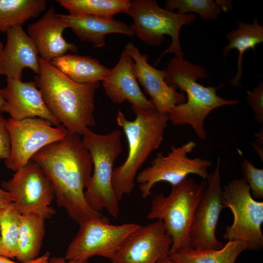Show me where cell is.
I'll return each instance as SVG.
<instances>
[{
    "mask_svg": "<svg viewBox=\"0 0 263 263\" xmlns=\"http://www.w3.org/2000/svg\"><path fill=\"white\" fill-rule=\"evenodd\" d=\"M131 108L135 114L134 120L128 119L121 111H118L116 117L128 145L125 161L114 169L112 174V187L119 201L132 192L138 170L160 145L169 121L168 113L155 109L145 110L133 106Z\"/></svg>",
    "mask_w": 263,
    "mask_h": 263,
    "instance_id": "277c9868",
    "label": "cell"
},
{
    "mask_svg": "<svg viewBox=\"0 0 263 263\" xmlns=\"http://www.w3.org/2000/svg\"><path fill=\"white\" fill-rule=\"evenodd\" d=\"M11 137L7 119L0 114V160L8 158L11 152Z\"/></svg>",
    "mask_w": 263,
    "mask_h": 263,
    "instance_id": "4dcf8cb0",
    "label": "cell"
},
{
    "mask_svg": "<svg viewBox=\"0 0 263 263\" xmlns=\"http://www.w3.org/2000/svg\"><path fill=\"white\" fill-rule=\"evenodd\" d=\"M4 49V46L2 42L0 40V57Z\"/></svg>",
    "mask_w": 263,
    "mask_h": 263,
    "instance_id": "74e56055",
    "label": "cell"
},
{
    "mask_svg": "<svg viewBox=\"0 0 263 263\" xmlns=\"http://www.w3.org/2000/svg\"><path fill=\"white\" fill-rule=\"evenodd\" d=\"M207 187L198 202L189 232L190 247L198 249H219L224 245L216 235L220 215L225 208L221 185L220 158L214 171L207 178Z\"/></svg>",
    "mask_w": 263,
    "mask_h": 263,
    "instance_id": "4fadbf2b",
    "label": "cell"
},
{
    "mask_svg": "<svg viewBox=\"0 0 263 263\" xmlns=\"http://www.w3.org/2000/svg\"><path fill=\"white\" fill-rule=\"evenodd\" d=\"M165 71L166 82L178 88L181 92H185L187 95L185 102L169 110V121L174 125H189L201 140L207 136L205 120L214 109L240 103L238 100L225 99L217 94V90L223 87L224 84L205 87L198 83V79L208 77L206 68L183 57L174 56Z\"/></svg>",
    "mask_w": 263,
    "mask_h": 263,
    "instance_id": "3957f363",
    "label": "cell"
},
{
    "mask_svg": "<svg viewBox=\"0 0 263 263\" xmlns=\"http://www.w3.org/2000/svg\"><path fill=\"white\" fill-rule=\"evenodd\" d=\"M195 147L196 143L190 141L180 147L172 145L171 151L166 156L158 153L150 165L136 177L137 182L140 184L142 197L145 199L150 195L153 186L160 182H166L174 186L190 174H196L206 180L209 174L207 169L212 166V162L200 157H188V154Z\"/></svg>",
    "mask_w": 263,
    "mask_h": 263,
    "instance_id": "9c48e42d",
    "label": "cell"
},
{
    "mask_svg": "<svg viewBox=\"0 0 263 263\" xmlns=\"http://www.w3.org/2000/svg\"><path fill=\"white\" fill-rule=\"evenodd\" d=\"M68 24L50 7L41 18L27 27V35L35 45L39 57L51 61L66 54L68 51L76 53L75 44L68 42L63 38L64 30Z\"/></svg>",
    "mask_w": 263,
    "mask_h": 263,
    "instance_id": "e0dca14e",
    "label": "cell"
},
{
    "mask_svg": "<svg viewBox=\"0 0 263 263\" xmlns=\"http://www.w3.org/2000/svg\"><path fill=\"white\" fill-rule=\"evenodd\" d=\"M34 81L48 110L68 131L82 136L95 125L94 97L99 82H75L40 57Z\"/></svg>",
    "mask_w": 263,
    "mask_h": 263,
    "instance_id": "7a4b0ae2",
    "label": "cell"
},
{
    "mask_svg": "<svg viewBox=\"0 0 263 263\" xmlns=\"http://www.w3.org/2000/svg\"><path fill=\"white\" fill-rule=\"evenodd\" d=\"M6 34V42L0 57V76L22 80L25 68L30 69L38 74V53L22 26L14 27Z\"/></svg>",
    "mask_w": 263,
    "mask_h": 263,
    "instance_id": "d6986e66",
    "label": "cell"
},
{
    "mask_svg": "<svg viewBox=\"0 0 263 263\" xmlns=\"http://www.w3.org/2000/svg\"><path fill=\"white\" fill-rule=\"evenodd\" d=\"M79 225L64 256L67 260L88 261L95 256L111 260L125 238L140 225H113L108 218L102 216L88 219Z\"/></svg>",
    "mask_w": 263,
    "mask_h": 263,
    "instance_id": "30bf717a",
    "label": "cell"
},
{
    "mask_svg": "<svg viewBox=\"0 0 263 263\" xmlns=\"http://www.w3.org/2000/svg\"><path fill=\"white\" fill-rule=\"evenodd\" d=\"M207 187L206 180L196 182L188 176L172 186L169 194H156L151 202L146 218L160 220L172 240L169 255L190 247L189 232L196 206Z\"/></svg>",
    "mask_w": 263,
    "mask_h": 263,
    "instance_id": "8992f818",
    "label": "cell"
},
{
    "mask_svg": "<svg viewBox=\"0 0 263 263\" xmlns=\"http://www.w3.org/2000/svg\"><path fill=\"white\" fill-rule=\"evenodd\" d=\"M133 61L124 49L115 66L102 81L105 93L112 102L120 104L129 101L131 106L145 110L155 109L140 89L133 67Z\"/></svg>",
    "mask_w": 263,
    "mask_h": 263,
    "instance_id": "ac0fdd59",
    "label": "cell"
},
{
    "mask_svg": "<svg viewBox=\"0 0 263 263\" xmlns=\"http://www.w3.org/2000/svg\"><path fill=\"white\" fill-rule=\"evenodd\" d=\"M31 160L39 165L51 182L57 205L75 222L102 216L85 198L93 167L81 135L68 131L63 139L45 146Z\"/></svg>",
    "mask_w": 263,
    "mask_h": 263,
    "instance_id": "6da1fadb",
    "label": "cell"
},
{
    "mask_svg": "<svg viewBox=\"0 0 263 263\" xmlns=\"http://www.w3.org/2000/svg\"><path fill=\"white\" fill-rule=\"evenodd\" d=\"M124 50L134 60L133 67L136 79L151 97L150 101L157 111L168 113L171 107L186 102L185 94L178 92L176 87L166 82V71L150 65L146 54L141 53L131 42L126 44Z\"/></svg>",
    "mask_w": 263,
    "mask_h": 263,
    "instance_id": "9a60e30c",
    "label": "cell"
},
{
    "mask_svg": "<svg viewBox=\"0 0 263 263\" xmlns=\"http://www.w3.org/2000/svg\"><path fill=\"white\" fill-rule=\"evenodd\" d=\"M172 240L166 233L162 221L139 226L123 241L112 263H157L168 256Z\"/></svg>",
    "mask_w": 263,
    "mask_h": 263,
    "instance_id": "5bb4252c",
    "label": "cell"
},
{
    "mask_svg": "<svg viewBox=\"0 0 263 263\" xmlns=\"http://www.w3.org/2000/svg\"><path fill=\"white\" fill-rule=\"evenodd\" d=\"M45 234L44 219L34 214H21L16 259L26 262L38 258Z\"/></svg>",
    "mask_w": 263,
    "mask_h": 263,
    "instance_id": "cb8c5ba5",
    "label": "cell"
},
{
    "mask_svg": "<svg viewBox=\"0 0 263 263\" xmlns=\"http://www.w3.org/2000/svg\"><path fill=\"white\" fill-rule=\"evenodd\" d=\"M247 99L256 121L263 123V83L261 81L251 91L247 92Z\"/></svg>",
    "mask_w": 263,
    "mask_h": 263,
    "instance_id": "f546056e",
    "label": "cell"
},
{
    "mask_svg": "<svg viewBox=\"0 0 263 263\" xmlns=\"http://www.w3.org/2000/svg\"><path fill=\"white\" fill-rule=\"evenodd\" d=\"M82 142L89 151L93 163V173L84 196L90 207L100 212L106 209L114 218L118 215L117 199L112 184L115 161L122 150V133L114 129L105 134L96 133L86 129Z\"/></svg>",
    "mask_w": 263,
    "mask_h": 263,
    "instance_id": "5b68a950",
    "label": "cell"
},
{
    "mask_svg": "<svg viewBox=\"0 0 263 263\" xmlns=\"http://www.w3.org/2000/svg\"><path fill=\"white\" fill-rule=\"evenodd\" d=\"M47 7L46 0H0V32L22 26L27 20L38 18Z\"/></svg>",
    "mask_w": 263,
    "mask_h": 263,
    "instance_id": "d4e9b609",
    "label": "cell"
},
{
    "mask_svg": "<svg viewBox=\"0 0 263 263\" xmlns=\"http://www.w3.org/2000/svg\"><path fill=\"white\" fill-rule=\"evenodd\" d=\"M57 14L81 41L91 42L95 48L106 44L105 37L107 34L117 33L130 37L135 35L130 26L114 19L92 15Z\"/></svg>",
    "mask_w": 263,
    "mask_h": 263,
    "instance_id": "ffe728a7",
    "label": "cell"
},
{
    "mask_svg": "<svg viewBox=\"0 0 263 263\" xmlns=\"http://www.w3.org/2000/svg\"><path fill=\"white\" fill-rule=\"evenodd\" d=\"M50 253L49 251L46 252L44 254L36 259L26 262H16L10 258L0 255V263H49Z\"/></svg>",
    "mask_w": 263,
    "mask_h": 263,
    "instance_id": "1f68e13d",
    "label": "cell"
},
{
    "mask_svg": "<svg viewBox=\"0 0 263 263\" xmlns=\"http://www.w3.org/2000/svg\"><path fill=\"white\" fill-rule=\"evenodd\" d=\"M243 179L250 188L251 194L255 199L263 198V169L256 168L245 158L242 162Z\"/></svg>",
    "mask_w": 263,
    "mask_h": 263,
    "instance_id": "f1b7e54d",
    "label": "cell"
},
{
    "mask_svg": "<svg viewBox=\"0 0 263 263\" xmlns=\"http://www.w3.org/2000/svg\"><path fill=\"white\" fill-rule=\"evenodd\" d=\"M2 188L11 195L13 204L21 214H34L45 220L56 213L52 207L55 193L52 184L39 165L31 160L3 181Z\"/></svg>",
    "mask_w": 263,
    "mask_h": 263,
    "instance_id": "8fae6325",
    "label": "cell"
},
{
    "mask_svg": "<svg viewBox=\"0 0 263 263\" xmlns=\"http://www.w3.org/2000/svg\"><path fill=\"white\" fill-rule=\"evenodd\" d=\"M49 263H89L88 261L83 260H67L64 257L62 256H54L50 257Z\"/></svg>",
    "mask_w": 263,
    "mask_h": 263,
    "instance_id": "e575fe53",
    "label": "cell"
},
{
    "mask_svg": "<svg viewBox=\"0 0 263 263\" xmlns=\"http://www.w3.org/2000/svg\"><path fill=\"white\" fill-rule=\"evenodd\" d=\"M51 62L71 79L81 84L102 81L111 70L94 57L77 54H66Z\"/></svg>",
    "mask_w": 263,
    "mask_h": 263,
    "instance_id": "7402d4cb",
    "label": "cell"
},
{
    "mask_svg": "<svg viewBox=\"0 0 263 263\" xmlns=\"http://www.w3.org/2000/svg\"><path fill=\"white\" fill-rule=\"evenodd\" d=\"M223 199L225 207L229 208L233 221L227 226L225 239L245 243L247 249L256 251L263 247V202L254 199L250 188L242 178L224 186Z\"/></svg>",
    "mask_w": 263,
    "mask_h": 263,
    "instance_id": "ba28073f",
    "label": "cell"
},
{
    "mask_svg": "<svg viewBox=\"0 0 263 263\" xmlns=\"http://www.w3.org/2000/svg\"><path fill=\"white\" fill-rule=\"evenodd\" d=\"M13 203L10 194L0 187V210Z\"/></svg>",
    "mask_w": 263,
    "mask_h": 263,
    "instance_id": "836d02e7",
    "label": "cell"
},
{
    "mask_svg": "<svg viewBox=\"0 0 263 263\" xmlns=\"http://www.w3.org/2000/svg\"><path fill=\"white\" fill-rule=\"evenodd\" d=\"M56 2L72 16L92 15L113 19L119 13H125L129 9V0H57Z\"/></svg>",
    "mask_w": 263,
    "mask_h": 263,
    "instance_id": "484cf974",
    "label": "cell"
},
{
    "mask_svg": "<svg viewBox=\"0 0 263 263\" xmlns=\"http://www.w3.org/2000/svg\"><path fill=\"white\" fill-rule=\"evenodd\" d=\"M165 6L172 12L177 10L180 14H196L205 20H216L222 12L233 9L229 0H167Z\"/></svg>",
    "mask_w": 263,
    "mask_h": 263,
    "instance_id": "4316f807",
    "label": "cell"
},
{
    "mask_svg": "<svg viewBox=\"0 0 263 263\" xmlns=\"http://www.w3.org/2000/svg\"><path fill=\"white\" fill-rule=\"evenodd\" d=\"M5 103V100L0 92V114L3 113V108Z\"/></svg>",
    "mask_w": 263,
    "mask_h": 263,
    "instance_id": "8d00e7d4",
    "label": "cell"
},
{
    "mask_svg": "<svg viewBox=\"0 0 263 263\" xmlns=\"http://www.w3.org/2000/svg\"><path fill=\"white\" fill-rule=\"evenodd\" d=\"M6 83L5 87L0 88L5 101L3 113H7L15 120L39 117L55 127L61 125L48 110L34 81L22 82L19 79L6 77Z\"/></svg>",
    "mask_w": 263,
    "mask_h": 263,
    "instance_id": "2e32d148",
    "label": "cell"
},
{
    "mask_svg": "<svg viewBox=\"0 0 263 263\" xmlns=\"http://www.w3.org/2000/svg\"><path fill=\"white\" fill-rule=\"evenodd\" d=\"M21 215L13 203L0 210V255L16 258Z\"/></svg>",
    "mask_w": 263,
    "mask_h": 263,
    "instance_id": "83f0119b",
    "label": "cell"
},
{
    "mask_svg": "<svg viewBox=\"0 0 263 263\" xmlns=\"http://www.w3.org/2000/svg\"><path fill=\"white\" fill-rule=\"evenodd\" d=\"M157 263H174L172 261H171L168 256H166L162 258L159 260Z\"/></svg>",
    "mask_w": 263,
    "mask_h": 263,
    "instance_id": "d590c367",
    "label": "cell"
},
{
    "mask_svg": "<svg viewBox=\"0 0 263 263\" xmlns=\"http://www.w3.org/2000/svg\"><path fill=\"white\" fill-rule=\"evenodd\" d=\"M226 38L228 44L223 49V57L226 58L229 53L233 49L237 50L239 53L236 74L229 82L233 86L241 87L240 81L243 75V55L250 49L255 52L256 46L263 42V26L259 24L256 18L251 23L239 21L236 28L226 34Z\"/></svg>",
    "mask_w": 263,
    "mask_h": 263,
    "instance_id": "44dd1931",
    "label": "cell"
},
{
    "mask_svg": "<svg viewBox=\"0 0 263 263\" xmlns=\"http://www.w3.org/2000/svg\"><path fill=\"white\" fill-rule=\"evenodd\" d=\"M247 249L243 242L228 241L219 249H198L191 247L168 255L174 263H235L239 255Z\"/></svg>",
    "mask_w": 263,
    "mask_h": 263,
    "instance_id": "603a6c76",
    "label": "cell"
},
{
    "mask_svg": "<svg viewBox=\"0 0 263 263\" xmlns=\"http://www.w3.org/2000/svg\"><path fill=\"white\" fill-rule=\"evenodd\" d=\"M0 240H1V237H0Z\"/></svg>",
    "mask_w": 263,
    "mask_h": 263,
    "instance_id": "f35d334b",
    "label": "cell"
},
{
    "mask_svg": "<svg viewBox=\"0 0 263 263\" xmlns=\"http://www.w3.org/2000/svg\"><path fill=\"white\" fill-rule=\"evenodd\" d=\"M256 139L252 143L255 151L258 154L262 162L263 161V126L259 132L255 134Z\"/></svg>",
    "mask_w": 263,
    "mask_h": 263,
    "instance_id": "d6a6232c",
    "label": "cell"
},
{
    "mask_svg": "<svg viewBox=\"0 0 263 263\" xmlns=\"http://www.w3.org/2000/svg\"><path fill=\"white\" fill-rule=\"evenodd\" d=\"M125 14L133 19L130 26L135 35L146 44L157 46L163 42L165 35L171 37L170 45L154 65L169 53L184 56L180 40V30L183 26L189 25L195 21L196 14H180L162 8L156 0H131L130 7Z\"/></svg>",
    "mask_w": 263,
    "mask_h": 263,
    "instance_id": "52a82bcc",
    "label": "cell"
},
{
    "mask_svg": "<svg viewBox=\"0 0 263 263\" xmlns=\"http://www.w3.org/2000/svg\"><path fill=\"white\" fill-rule=\"evenodd\" d=\"M11 137V152L4 160L6 167L17 171L45 146L63 139L68 130L63 125L53 127L48 121L39 117L17 120L7 119Z\"/></svg>",
    "mask_w": 263,
    "mask_h": 263,
    "instance_id": "7c38bea8",
    "label": "cell"
}]
</instances>
